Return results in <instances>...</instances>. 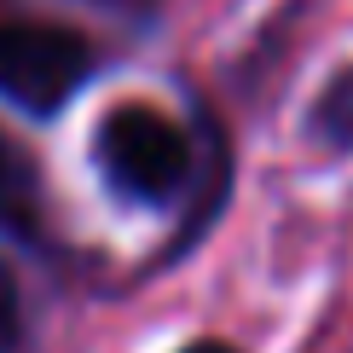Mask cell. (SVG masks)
I'll return each instance as SVG.
<instances>
[{
    "label": "cell",
    "instance_id": "3",
    "mask_svg": "<svg viewBox=\"0 0 353 353\" xmlns=\"http://www.w3.org/2000/svg\"><path fill=\"white\" fill-rule=\"evenodd\" d=\"M0 226L12 238H35L41 232V185H35V163L0 134Z\"/></svg>",
    "mask_w": 353,
    "mask_h": 353
},
{
    "label": "cell",
    "instance_id": "4",
    "mask_svg": "<svg viewBox=\"0 0 353 353\" xmlns=\"http://www.w3.org/2000/svg\"><path fill=\"white\" fill-rule=\"evenodd\" d=\"M313 122H319V134H325L330 145L353 151V70H342V76L325 87V99H319Z\"/></svg>",
    "mask_w": 353,
    "mask_h": 353
},
{
    "label": "cell",
    "instance_id": "2",
    "mask_svg": "<svg viewBox=\"0 0 353 353\" xmlns=\"http://www.w3.org/2000/svg\"><path fill=\"white\" fill-rule=\"evenodd\" d=\"M93 76V41L64 23H41L0 12V93L12 105L52 116L87 87Z\"/></svg>",
    "mask_w": 353,
    "mask_h": 353
},
{
    "label": "cell",
    "instance_id": "1",
    "mask_svg": "<svg viewBox=\"0 0 353 353\" xmlns=\"http://www.w3.org/2000/svg\"><path fill=\"white\" fill-rule=\"evenodd\" d=\"M93 157L105 168L116 197L134 203H174L191 180V139L168 110L128 99L116 105L93 134Z\"/></svg>",
    "mask_w": 353,
    "mask_h": 353
},
{
    "label": "cell",
    "instance_id": "5",
    "mask_svg": "<svg viewBox=\"0 0 353 353\" xmlns=\"http://www.w3.org/2000/svg\"><path fill=\"white\" fill-rule=\"evenodd\" d=\"M18 330H23V313H18V284H12L6 261H0V353L18 347Z\"/></svg>",
    "mask_w": 353,
    "mask_h": 353
},
{
    "label": "cell",
    "instance_id": "6",
    "mask_svg": "<svg viewBox=\"0 0 353 353\" xmlns=\"http://www.w3.org/2000/svg\"><path fill=\"white\" fill-rule=\"evenodd\" d=\"M185 353H232V347H226V342H191Z\"/></svg>",
    "mask_w": 353,
    "mask_h": 353
}]
</instances>
